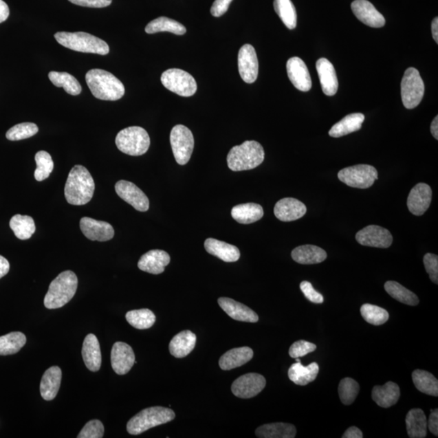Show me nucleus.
Segmentation results:
<instances>
[{
  "label": "nucleus",
  "instance_id": "1",
  "mask_svg": "<svg viewBox=\"0 0 438 438\" xmlns=\"http://www.w3.org/2000/svg\"><path fill=\"white\" fill-rule=\"evenodd\" d=\"M96 183L89 171L83 166L72 168L65 188L66 201L71 205L84 206L91 201Z\"/></svg>",
  "mask_w": 438,
  "mask_h": 438
},
{
  "label": "nucleus",
  "instance_id": "2",
  "mask_svg": "<svg viewBox=\"0 0 438 438\" xmlns=\"http://www.w3.org/2000/svg\"><path fill=\"white\" fill-rule=\"evenodd\" d=\"M85 80L93 96L101 100L116 101L124 96V84L109 72L89 70Z\"/></svg>",
  "mask_w": 438,
  "mask_h": 438
},
{
  "label": "nucleus",
  "instance_id": "3",
  "mask_svg": "<svg viewBox=\"0 0 438 438\" xmlns=\"http://www.w3.org/2000/svg\"><path fill=\"white\" fill-rule=\"evenodd\" d=\"M78 279L75 273L66 270L53 280L44 299L48 309L62 308L74 298L78 290Z\"/></svg>",
  "mask_w": 438,
  "mask_h": 438
},
{
  "label": "nucleus",
  "instance_id": "4",
  "mask_svg": "<svg viewBox=\"0 0 438 438\" xmlns=\"http://www.w3.org/2000/svg\"><path fill=\"white\" fill-rule=\"evenodd\" d=\"M265 151L263 146L255 141H246L234 146L228 153V168L233 171L252 170L263 164Z\"/></svg>",
  "mask_w": 438,
  "mask_h": 438
},
{
  "label": "nucleus",
  "instance_id": "5",
  "mask_svg": "<svg viewBox=\"0 0 438 438\" xmlns=\"http://www.w3.org/2000/svg\"><path fill=\"white\" fill-rule=\"evenodd\" d=\"M57 42L72 51L98 54L106 56L110 52L105 41L84 32H58L55 34Z\"/></svg>",
  "mask_w": 438,
  "mask_h": 438
},
{
  "label": "nucleus",
  "instance_id": "6",
  "mask_svg": "<svg viewBox=\"0 0 438 438\" xmlns=\"http://www.w3.org/2000/svg\"><path fill=\"white\" fill-rule=\"evenodd\" d=\"M175 417V413L170 408L152 406L134 415L127 424V431L131 435H139L152 428L173 421Z\"/></svg>",
  "mask_w": 438,
  "mask_h": 438
},
{
  "label": "nucleus",
  "instance_id": "7",
  "mask_svg": "<svg viewBox=\"0 0 438 438\" xmlns=\"http://www.w3.org/2000/svg\"><path fill=\"white\" fill-rule=\"evenodd\" d=\"M117 148L131 156L144 155L150 148L151 138L146 130L138 126L126 128L117 134Z\"/></svg>",
  "mask_w": 438,
  "mask_h": 438
},
{
  "label": "nucleus",
  "instance_id": "8",
  "mask_svg": "<svg viewBox=\"0 0 438 438\" xmlns=\"http://www.w3.org/2000/svg\"><path fill=\"white\" fill-rule=\"evenodd\" d=\"M424 84L417 69L409 67L401 83V97L406 109H414L422 101Z\"/></svg>",
  "mask_w": 438,
  "mask_h": 438
},
{
  "label": "nucleus",
  "instance_id": "9",
  "mask_svg": "<svg viewBox=\"0 0 438 438\" xmlns=\"http://www.w3.org/2000/svg\"><path fill=\"white\" fill-rule=\"evenodd\" d=\"M161 81L165 88L179 96L191 97L197 92L195 79L182 69H171L165 71L161 76Z\"/></svg>",
  "mask_w": 438,
  "mask_h": 438
},
{
  "label": "nucleus",
  "instance_id": "10",
  "mask_svg": "<svg viewBox=\"0 0 438 438\" xmlns=\"http://www.w3.org/2000/svg\"><path fill=\"white\" fill-rule=\"evenodd\" d=\"M171 148L176 162L187 164L194 149V138L191 130L182 124L175 125L170 135Z\"/></svg>",
  "mask_w": 438,
  "mask_h": 438
},
{
  "label": "nucleus",
  "instance_id": "11",
  "mask_svg": "<svg viewBox=\"0 0 438 438\" xmlns=\"http://www.w3.org/2000/svg\"><path fill=\"white\" fill-rule=\"evenodd\" d=\"M338 177L347 186L364 189L371 187L378 175L377 169L373 166L360 164L341 170Z\"/></svg>",
  "mask_w": 438,
  "mask_h": 438
},
{
  "label": "nucleus",
  "instance_id": "12",
  "mask_svg": "<svg viewBox=\"0 0 438 438\" xmlns=\"http://www.w3.org/2000/svg\"><path fill=\"white\" fill-rule=\"evenodd\" d=\"M266 385L265 378L259 373H247L239 377L232 386L234 395L241 399H250L260 394Z\"/></svg>",
  "mask_w": 438,
  "mask_h": 438
},
{
  "label": "nucleus",
  "instance_id": "13",
  "mask_svg": "<svg viewBox=\"0 0 438 438\" xmlns=\"http://www.w3.org/2000/svg\"><path fill=\"white\" fill-rule=\"evenodd\" d=\"M238 67L239 75L248 84L254 83L259 76V64L254 47L245 44L238 54Z\"/></svg>",
  "mask_w": 438,
  "mask_h": 438
},
{
  "label": "nucleus",
  "instance_id": "14",
  "mask_svg": "<svg viewBox=\"0 0 438 438\" xmlns=\"http://www.w3.org/2000/svg\"><path fill=\"white\" fill-rule=\"evenodd\" d=\"M355 239L360 245L379 248L391 246L393 237L387 229L377 225H369L356 233Z\"/></svg>",
  "mask_w": 438,
  "mask_h": 438
},
{
  "label": "nucleus",
  "instance_id": "15",
  "mask_svg": "<svg viewBox=\"0 0 438 438\" xmlns=\"http://www.w3.org/2000/svg\"><path fill=\"white\" fill-rule=\"evenodd\" d=\"M116 192L124 201L129 203L134 209L146 212L150 208V201L137 185L127 180H120L116 184Z\"/></svg>",
  "mask_w": 438,
  "mask_h": 438
},
{
  "label": "nucleus",
  "instance_id": "16",
  "mask_svg": "<svg viewBox=\"0 0 438 438\" xmlns=\"http://www.w3.org/2000/svg\"><path fill=\"white\" fill-rule=\"evenodd\" d=\"M80 228L85 237L93 241H108L115 236L110 223L84 217L80 221Z\"/></svg>",
  "mask_w": 438,
  "mask_h": 438
},
{
  "label": "nucleus",
  "instance_id": "17",
  "mask_svg": "<svg viewBox=\"0 0 438 438\" xmlns=\"http://www.w3.org/2000/svg\"><path fill=\"white\" fill-rule=\"evenodd\" d=\"M111 366L118 375L127 374L135 364L134 351L127 343L117 342L112 347Z\"/></svg>",
  "mask_w": 438,
  "mask_h": 438
},
{
  "label": "nucleus",
  "instance_id": "18",
  "mask_svg": "<svg viewBox=\"0 0 438 438\" xmlns=\"http://www.w3.org/2000/svg\"><path fill=\"white\" fill-rule=\"evenodd\" d=\"M432 192L430 185L419 183L410 190L408 198V208L410 213L421 216L431 204Z\"/></svg>",
  "mask_w": 438,
  "mask_h": 438
},
{
  "label": "nucleus",
  "instance_id": "19",
  "mask_svg": "<svg viewBox=\"0 0 438 438\" xmlns=\"http://www.w3.org/2000/svg\"><path fill=\"white\" fill-rule=\"evenodd\" d=\"M351 7L356 18L364 25L372 28H382L385 25V18L368 0H355Z\"/></svg>",
  "mask_w": 438,
  "mask_h": 438
},
{
  "label": "nucleus",
  "instance_id": "20",
  "mask_svg": "<svg viewBox=\"0 0 438 438\" xmlns=\"http://www.w3.org/2000/svg\"><path fill=\"white\" fill-rule=\"evenodd\" d=\"M289 79L300 91L307 92L311 88V80L308 67L299 57H292L287 63Z\"/></svg>",
  "mask_w": 438,
  "mask_h": 438
},
{
  "label": "nucleus",
  "instance_id": "21",
  "mask_svg": "<svg viewBox=\"0 0 438 438\" xmlns=\"http://www.w3.org/2000/svg\"><path fill=\"white\" fill-rule=\"evenodd\" d=\"M274 215L283 222H292L304 217L307 208L303 202L295 198H283L274 206Z\"/></svg>",
  "mask_w": 438,
  "mask_h": 438
},
{
  "label": "nucleus",
  "instance_id": "22",
  "mask_svg": "<svg viewBox=\"0 0 438 438\" xmlns=\"http://www.w3.org/2000/svg\"><path fill=\"white\" fill-rule=\"evenodd\" d=\"M218 302L226 314L234 320L251 323H255L259 320V315L254 310L236 300L228 297H221Z\"/></svg>",
  "mask_w": 438,
  "mask_h": 438
},
{
  "label": "nucleus",
  "instance_id": "23",
  "mask_svg": "<svg viewBox=\"0 0 438 438\" xmlns=\"http://www.w3.org/2000/svg\"><path fill=\"white\" fill-rule=\"evenodd\" d=\"M171 261L170 255L164 250H155L144 254L138 261V268L144 272L160 274L164 272Z\"/></svg>",
  "mask_w": 438,
  "mask_h": 438
},
{
  "label": "nucleus",
  "instance_id": "24",
  "mask_svg": "<svg viewBox=\"0 0 438 438\" xmlns=\"http://www.w3.org/2000/svg\"><path fill=\"white\" fill-rule=\"evenodd\" d=\"M316 66L323 93L327 96H335L338 89L335 67L326 58H319Z\"/></svg>",
  "mask_w": 438,
  "mask_h": 438
},
{
  "label": "nucleus",
  "instance_id": "25",
  "mask_svg": "<svg viewBox=\"0 0 438 438\" xmlns=\"http://www.w3.org/2000/svg\"><path fill=\"white\" fill-rule=\"evenodd\" d=\"M83 356L85 366L91 372H98L102 365L100 344L97 337L89 333L85 337L83 347Z\"/></svg>",
  "mask_w": 438,
  "mask_h": 438
},
{
  "label": "nucleus",
  "instance_id": "26",
  "mask_svg": "<svg viewBox=\"0 0 438 438\" xmlns=\"http://www.w3.org/2000/svg\"><path fill=\"white\" fill-rule=\"evenodd\" d=\"M61 380L62 371L60 367L52 366L44 373L40 384V393L43 399L52 401L56 398Z\"/></svg>",
  "mask_w": 438,
  "mask_h": 438
},
{
  "label": "nucleus",
  "instance_id": "27",
  "mask_svg": "<svg viewBox=\"0 0 438 438\" xmlns=\"http://www.w3.org/2000/svg\"><path fill=\"white\" fill-rule=\"evenodd\" d=\"M205 248L210 254L219 257L226 263H234L241 257V252L237 247L213 238L206 239Z\"/></svg>",
  "mask_w": 438,
  "mask_h": 438
},
{
  "label": "nucleus",
  "instance_id": "28",
  "mask_svg": "<svg viewBox=\"0 0 438 438\" xmlns=\"http://www.w3.org/2000/svg\"><path fill=\"white\" fill-rule=\"evenodd\" d=\"M252 358H254V351L250 347H237L226 352L221 356L219 364L223 370H232L242 366Z\"/></svg>",
  "mask_w": 438,
  "mask_h": 438
},
{
  "label": "nucleus",
  "instance_id": "29",
  "mask_svg": "<svg viewBox=\"0 0 438 438\" xmlns=\"http://www.w3.org/2000/svg\"><path fill=\"white\" fill-rule=\"evenodd\" d=\"M399 397V386L393 382H388L382 386H374L372 391L373 401L383 408H391L396 404Z\"/></svg>",
  "mask_w": 438,
  "mask_h": 438
},
{
  "label": "nucleus",
  "instance_id": "30",
  "mask_svg": "<svg viewBox=\"0 0 438 438\" xmlns=\"http://www.w3.org/2000/svg\"><path fill=\"white\" fill-rule=\"evenodd\" d=\"M197 336L190 331H184L176 335L169 344L171 354L175 358H184L190 354L196 346Z\"/></svg>",
  "mask_w": 438,
  "mask_h": 438
},
{
  "label": "nucleus",
  "instance_id": "31",
  "mask_svg": "<svg viewBox=\"0 0 438 438\" xmlns=\"http://www.w3.org/2000/svg\"><path fill=\"white\" fill-rule=\"evenodd\" d=\"M292 259L302 265H314L327 259V252L322 248L306 245L294 248L292 252Z\"/></svg>",
  "mask_w": 438,
  "mask_h": 438
},
{
  "label": "nucleus",
  "instance_id": "32",
  "mask_svg": "<svg viewBox=\"0 0 438 438\" xmlns=\"http://www.w3.org/2000/svg\"><path fill=\"white\" fill-rule=\"evenodd\" d=\"M319 373L318 364L314 362L303 366L301 362L293 364L288 370V377L296 385L306 386L314 382Z\"/></svg>",
  "mask_w": 438,
  "mask_h": 438
},
{
  "label": "nucleus",
  "instance_id": "33",
  "mask_svg": "<svg viewBox=\"0 0 438 438\" xmlns=\"http://www.w3.org/2000/svg\"><path fill=\"white\" fill-rule=\"evenodd\" d=\"M364 119V116L361 114V113H353V114L347 115L333 126L331 129L329 130V135L332 138H338L343 137V135L358 132L362 127Z\"/></svg>",
  "mask_w": 438,
  "mask_h": 438
},
{
  "label": "nucleus",
  "instance_id": "34",
  "mask_svg": "<svg viewBox=\"0 0 438 438\" xmlns=\"http://www.w3.org/2000/svg\"><path fill=\"white\" fill-rule=\"evenodd\" d=\"M406 431L410 438H424L427 435L428 421L421 409L409 410L406 417Z\"/></svg>",
  "mask_w": 438,
  "mask_h": 438
},
{
  "label": "nucleus",
  "instance_id": "35",
  "mask_svg": "<svg viewBox=\"0 0 438 438\" xmlns=\"http://www.w3.org/2000/svg\"><path fill=\"white\" fill-rule=\"evenodd\" d=\"M264 215L263 208L256 203L236 206L232 210V218L239 223L250 224L257 222Z\"/></svg>",
  "mask_w": 438,
  "mask_h": 438
},
{
  "label": "nucleus",
  "instance_id": "36",
  "mask_svg": "<svg viewBox=\"0 0 438 438\" xmlns=\"http://www.w3.org/2000/svg\"><path fill=\"white\" fill-rule=\"evenodd\" d=\"M296 428L287 423L264 424L256 428V436L260 438H294Z\"/></svg>",
  "mask_w": 438,
  "mask_h": 438
},
{
  "label": "nucleus",
  "instance_id": "37",
  "mask_svg": "<svg viewBox=\"0 0 438 438\" xmlns=\"http://www.w3.org/2000/svg\"><path fill=\"white\" fill-rule=\"evenodd\" d=\"M147 34H156L159 32H170L176 35H184L186 33V28L179 23L178 21L170 19V18L161 17L157 18L149 23L146 27Z\"/></svg>",
  "mask_w": 438,
  "mask_h": 438
},
{
  "label": "nucleus",
  "instance_id": "38",
  "mask_svg": "<svg viewBox=\"0 0 438 438\" xmlns=\"http://www.w3.org/2000/svg\"><path fill=\"white\" fill-rule=\"evenodd\" d=\"M413 381L419 391L426 395L438 396V381L432 373L424 370H415L413 373Z\"/></svg>",
  "mask_w": 438,
  "mask_h": 438
},
{
  "label": "nucleus",
  "instance_id": "39",
  "mask_svg": "<svg viewBox=\"0 0 438 438\" xmlns=\"http://www.w3.org/2000/svg\"><path fill=\"white\" fill-rule=\"evenodd\" d=\"M9 224L15 236L21 241L30 239L35 232L34 221L32 217L28 215H16Z\"/></svg>",
  "mask_w": 438,
  "mask_h": 438
},
{
  "label": "nucleus",
  "instance_id": "40",
  "mask_svg": "<svg viewBox=\"0 0 438 438\" xmlns=\"http://www.w3.org/2000/svg\"><path fill=\"white\" fill-rule=\"evenodd\" d=\"M48 78L54 85L64 88L70 96H79L83 90L79 81L67 72H49Z\"/></svg>",
  "mask_w": 438,
  "mask_h": 438
},
{
  "label": "nucleus",
  "instance_id": "41",
  "mask_svg": "<svg viewBox=\"0 0 438 438\" xmlns=\"http://www.w3.org/2000/svg\"><path fill=\"white\" fill-rule=\"evenodd\" d=\"M384 287L388 294L401 303L410 306H417L419 304L418 296L399 283L388 281Z\"/></svg>",
  "mask_w": 438,
  "mask_h": 438
},
{
  "label": "nucleus",
  "instance_id": "42",
  "mask_svg": "<svg viewBox=\"0 0 438 438\" xmlns=\"http://www.w3.org/2000/svg\"><path fill=\"white\" fill-rule=\"evenodd\" d=\"M274 10L289 30H294L297 25V13L291 0H274Z\"/></svg>",
  "mask_w": 438,
  "mask_h": 438
},
{
  "label": "nucleus",
  "instance_id": "43",
  "mask_svg": "<svg viewBox=\"0 0 438 438\" xmlns=\"http://www.w3.org/2000/svg\"><path fill=\"white\" fill-rule=\"evenodd\" d=\"M26 337L21 332H12L0 337V355L17 353L25 345Z\"/></svg>",
  "mask_w": 438,
  "mask_h": 438
},
{
  "label": "nucleus",
  "instance_id": "44",
  "mask_svg": "<svg viewBox=\"0 0 438 438\" xmlns=\"http://www.w3.org/2000/svg\"><path fill=\"white\" fill-rule=\"evenodd\" d=\"M126 320L135 329H147L155 323L156 317L151 310L142 309L128 311L126 314Z\"/></svg>",
  "mask_w": 438,
  "mask_h": 438
},
{
  "label": "nucleus",
  "instance_id": "45",
  "mask_svg": "<svg viewBox=\"0 0 438 438\" xmlns=\"http://www.w3.org/2000/svg\"><path fill=\"white\" fill-rule=\"evenodd\" d=\"M360 314L363 318L373 326H381L389 320L390 315L381 307L364 304L361 307Z\"/></svg>",
  "mask_w": 438,
  "mask_h": 438
},
{
  "label": "nucleus",
  "instance_id": "46",
  "mask_svg": "<svg viewBox=\"0 0 438 438\" xmlns=\"http://www.w3.org/2000/svg\"><path fill=\"white\" fill-rule=\"evenodd\" d=\"M37 169L34 171V178L38 182H43L47 179L54 169V162L49 153L46 151H39L35 155Z\"/></svg>",
  "mask_w": 438,
  "mask_h": 438
},
{
  "label": "nucleus",
  "instance_id": "47",
  "mask_svg": "<svg viewBox=\"0 0 438 438\" xmlns=\"http://www.w3.org/2000/svg\"><path fill=\"white\" fill-rule=\"evenodd\" d=\"M359 392V383L350 377L343 378L338 386V394H340L342 403L344 405L353 404Z\"/></svg>",
  "mask_w": 438,
  "mask_h": 438
},
{
  "label": "nucleus",
  "instance_id": "48",
  "mask_svg": "<svg viewBox=\"0 0 438 438\" xmlns=\"http://www.w3.org/2000/svg\"><path fill=\"white\" fill-rule=\"evenodd\" d=\"M39 132L38 126L34 123H22L13 126L6 133L9 141H21L33 137Z\"/></svg>",
  "mask_w": 438,
  "mask_h": 438
},
{
  "label": "nucleus",
  "instance_id": "49",
  "mask_svg": "<svg viewBox=\"0 0 438 438\" xmlns=\"http://www.w3.org/2000/svg\"><path fill=\"white\" fill-rule=\"evenodd\" d=\"M104 435V426L98 419H93L85 424L80 431L78 438H102Z\"/></svg>",
  "mask_w": 438,
  "mask_h": 438
},
{
  "label": "nucleus",
  "instance_id": "50",
  "mask_svg": "<svg viewBox=\"0 0 438 438\" xmlns=\"http://www.w3.org/2000/svg\"><path fill=\"white\" fill-rule=\"evenodd\" d=\"M317 349V346L314 343L307 342L305 340L297 341L291 346L289 349V355L292 358H300L307 354L311 353Z\"/></svg>",
  "mask_w": 438,
  "mask_h": 438
},
{
  "label": "nucleus",
  "instance_id": "51",
  "mask_svg": "<svg viewBox=\"0 0 438 438\" xmlns=\"http://www.w3.org/2000/svg\"><path fill=\"white\" fill-rule=\"evenodd\" d=\"M424 265L432 283H438V256L427 254L424 256Z\"/></svg>",
  "mask_w": 438,
  "mask_h": 438
},
{
  "label": "nucleus",
  "instance_id": "52",
  "mask_svg": "<svg viewBox=\"0 0 438 438\" xmlns=\"http://www.w3.org/2000/svg\"><path fill=\"white\" fill-rule=\"evenodd\" d=\"M300 290L309 301L314 304H322L324 297L320 293L316 291L311 283L308 281H303L300 285Z\"/></svg>",
  "mask_w": 438,
  "mask_h": 438
},
{
  "label": "nucleus",
  "instance_id": "53",
  "mask_svg": "<svg viewBox=\"0 0 438 438\" xmlns=\"http://www.w3.org/2000/svg\"><path fill=\"white\" fill-rule=\"evenodd\" d=\"M76 6L101 8L111 6L112 0H69Z\"/></svg>",
  "mask_w": 438,
  "mask_h": 438
},
{
  "label": "nucleus",
  "instance_id": "54",
  "mask_svg": "<svg viewBox=\"0 0 438 438\" xmlns=\"http://www.w3.org/2000/svg\"><path fill=\"white\" fill-rule=\"evenodd\" d=\"M233 0H215L210 9L211 14L215 17H222L228 12Z\"/></svg>",
  "mask_w": 438,
  "mask_h": 438
},
{
  "label": "nucleus",
  "instance_id": "55",
  "mask_svg": "<svg viewBox=\"0 0 438 438\" xmlns=\"http://www.w3.org/2000/svg\"><path fill=\"white\" fill-rule=\"evenodd\" d=\"M428 430L435 435L436 437L438 436V410H432L431 414L430 415V419H428Z\"/></svg>",
  "mask_w": 438,
  "mask_h": 438
},
{
  "label": "nucleus",
  "instance_id": "56",
  "mask_svg": "<svg viewBox=\"0 0 438 438\" xmlns=\"http://www.w3.org/2000/svg\"><path fill=\"white\" fill-rule=\"evenodd\" d=\"M363 432L358 427L352 426L342 435V438H362Z\"/></svg>",
  "mask_w": 438,
  "mask_h": 438
},
{
  "label": "nucleus",
  "instance_id": "57",
  "mask_svg": "<svg viewBox=\"0 0 438 438\" xmlns=\"http://www.w3.org/2000/svg\"><path fill=\"white\" fill-rule=\"evenodd\" d=\"M9 270H10V264H9L8 261L0 255V278L6 276V275L9 272Z\"/></svg>",
  "mask_w": 438,
  "mask_h": 438
},
{
  "label": "nucleus",
  "instance_id": "58",
  "mask_svg": "<svg viewBox=\"0 0 438 438\" xmlns=\"http://www.w3.org/2000/svg\"><path fill=\"white\" fill-rule=\"evenodd\" d=\"M9 14H10V11H9L8 4L3 0H0V23L7 20Z\"/></svg>",
  "mask_w": 438,
  "mask_h": 438
},
{
  "label": "nucleus",
  "instance_id": "59",
  "mask_svg": "<svg viewBox=\"0 0 438 438\" xmlns=\"http://www.w3.org/2000/svg\"><path fill=\"white\" fill-rule=\"evenodd\" d=\"M432 38L438 43V18L435 17L432 22Z\"/></svg>",
  "mask_w": 438,
  "mask_h": 438
},
{
  "label": "nucleus",
  "instance_id": "60",
  "mask_svg": "<svg viewBox=\"0 0 438 438\" xmlns=\"http://www.w3.org/2000/svg\"><path fill=\"white\" fill-rule=\"evenodd\" d=\"M432 137L436 140L438 139V116H437L435 120H432L430 127Z\"/></svg>",
  "mask_w": 438,
  "mask_h": 438
}]
</instances>
